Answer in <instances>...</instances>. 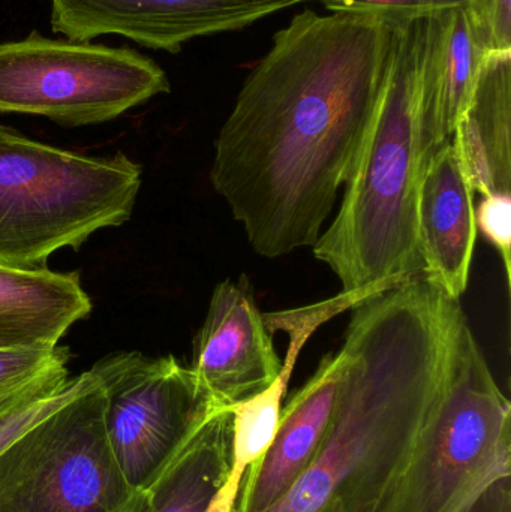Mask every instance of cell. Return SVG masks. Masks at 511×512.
I'll return each mask as SVG.
<instances>
[{
    "mask_svg": "<svg viewBox=\"0 0 511 512\" xmlns=\"http://www.w3.org/2000/svg\"><path fill=\"white\" fill-rule=\"evenodd\" d=\"M140 186V165L122 153L89 158L0 126V264L47 268L59 249L125 224Z\"/></svg>",
    "mask_w": 511,
    "mask_h": 512,
    "instance_id": "5b68a950",
    "label": "cell"
},
{
    "mask_svg": "<svg viewBox=\"0 0 511 512\" xmlns=\"http://www.w3.org/2000/svg\"><path fill=\"white\" fill-rule=\"evenodd\" d=\"M477 230L503 258L507 283L511 280V194L492 192L480 201L476 210Z\"/></svg>",
    "mask_w": 511,
    "mask_h": 512,
    "instance_id": "7402d4cb",
    "label": "cell"
},
{
    "mask_svg": "<svg viewBox=\"0 0 511 512\" xmlns=\"http://www.w3.org/2000/svg\"><path fill=\"white\" fill-rule=\"evenodd\" d=\"M342 14H378L393 20H419L449 9L465 8L468 0H317Z\"/></svg>",
    "mask_w": 511,
    "mask_h": 512,
    "instance_id": "d6986e66",
    "label": "cell"
},
{
    "mask_svg": "<svg viewBox=\"0 0 511 512\" xmlns=\"http://www.w3.org/2000/svg\"><path fill=\"white\" fill-rule=\"evenodd\" d=\"M95 382L96 376L93 375L92 370L81 373L80 376L69 381V384L62 391L54 394V396L39 400V402L32 403V405L24 406L20 411L12 412L8 417L2 418L0 420V453L11 442H14L18 436L23 435L26 430H29L33 424L38 423L42 418L47 417L51 412L56 411L60 406L65 405L66 402L74 399L75 396L83 393L87 388L92 387Z\"/></svg>",
    "mask_w": 511,
    "mask_h": 512,
    "instance_id": "44dd1931",
    "label": "cell"
},
{
    "mask_svg": "<svg viewBox=\"0 0 511 512\" xmlns=\"http://www.w3.org/2000/svg\"><path fill=\"white\" fill-rule=\"evenodd\" d=\"M191 369L221 408L261 393L281 372L272 333L245 274L216 285L195 339Z\"/></svg>",
    "mask_w": 511,
    "mask_h": 512,
    "instance_id": "30bf717a",
    "label": "cell"
},
{
    "mask_svg": "<svg viewBox=\"0 0 511 512\" xmlns=\"http://www.w3.org/2000/svg\"><path fill=\"white\" fill-rule=\"evenodd\" d=\"M506 478H511L510 402L459 303L437 399L377 512H470Z\"/></svg>",
    "mask_w": 511,
    "mask_h": 512,
    "instance_id": "277c9868",
    "label": "cell"
},
{
    "mask_svg": "<svg viewBox=\"0 0 511 512\" xmlns=\"http://www.w3.org/2000/svg\"><path fill=\"white\" fill-rule=\"evenodd\" d=\"M104 412L96 378L11 442L0 453V512H147L149 496L114 459Z\"/></svg>",
    "mask_w": 511,
    "mask_h": 512,
    "instance_id": "8992f818",
    "label": "cell"
},
{
    "mask_svg": "<svg viewBox=\"0 0 511 512\" xmlns=\"http://www.w3.org/2000/svg\"><path fill=\"white\" fill-rule=\"evenodd\" d=\"M459 300L425 274L351 309L329 429L311 465L264 512H377L437 399Z\"/></svg>",
    "mask_w": 511,
    "mask_h": 512,
    "instance_id": "7a4b0ae2",
    "label": "cell"
},
{
    "mask_svg": "<svg viewBox=\"0 0 511 512\" xmlns=\"http://www.w3.org/2000/svg\"><path fill=\"white\" fill-rule=\"evenodd\" d=\"M467 12L483 53L511 51V0H468Z\"/></svg>",
    "mask_w": 511,
    "mask_h": 512,
    "instance_id": "ffe728a7",
    "label": "cell"
},
{
    "mask_svg": "<svg viewBox=\"0 0 511 512\" xmlns=\"http://www.w3.org/2000/svg\"><path fill=\"white\" fill-rule=\"evenodd\" d=\"M353 304V297L341 292L329 300L300 309L263 313L267 330L272 334L285 331L290 336V345L275 381L261 393L228 408L231 412L230 471L209 512L236 511L246 474L263 459L278 432L288 384L303 346L321 325L350 310Z\"/></svg>",
    "mask_w": 511,
    "mask_h": 512,
    "instance_id": "5bb4252c",
    "label": "cell"
},
{
    "mask_svg": "<svg viewBox=\"0 0 511 512\" xmlns=\"http://www.w3.org/2000/svg\"><path fill=\"white\" fill-rule=\"evenodd\" d=\"M66 348L0 349V420L69 384Z\"/></svg>",
    "mask_w": 511,
    "mask_h": 512,
    "instance_id": "ac0fdd59",
    "label": "cell"
},
{
    "mask_svg": "<svg viewBox=\"0 0 511 512\" xmlns=\"http://www.w3.org/2000/svg\"><path fill=\"white\" fill-rule=\"evenodd\" d=\"M486 54L477 44L465 8L423 18L419 74L420 156L429 159L453 140Z\"/></svg>",
    "mask_w": 511,
    "mask_h": 512,
    "instance_id": "8fae6325",
    "label": "cell"
},
{
    "mask_svg": "<svg viewBox=\"0 0 511 512\" xmlns=\"http://www.w3.org/2000/svg\"><path fill=\"white\" fill-rule=\"evenodd\" d=\"M344 352L327 354L312 378L282 408L278 432L263 459L249 469L234 512H264L306 471L329 429Z\"/></svg>",
    "mask_w": 511,
    "mask_h": 512,
    "instance_id": "4fadbf2b",
    "label": "cell"
},
{
    "mask_svg": "<svg viewBox=\"0 0 511 512\" xmlns=\"http://www.w3.org/2000/svg\"><path fill=\"white\" fill-rule=\"evenodd\" d=\"M453 143L474 192L511 194V51L486 54Z\"/></svg>",
    "mask_w": 511,
    "mask_h": 512,
    "instance_id": "2e32d148",
    "label": "cell"
},
{
    "mask_svg": "<svg viewBox=\"0 0 511 512\" xmlns=\"http://www.w3.org/2000/svg\"><path fill=\"white\" fill-rule=\"evenodd\" d=\"M105 397V432L128 483L147 490L203 421L213 402L191 367L173 355L117 352L92 367Z\"/></svg>",
    "mask_w": 511,
    "mask_h": 512,
    "instance_id": "ba28073f",
    "label": "cell"
},
{
    "mask_svg": "<svg viewBox=\"0 0 511 512\" xmlns=\"http://www.w3.org/2000/svg\"><path fill=\"white\" fill-rule=\"evenodd\" d=\"M90 310L78 273L0 264V349L54 348Z\"/></svg>",
    "mask_w": 511,
    "mask_h": 512,
    "instance_id": "9a60e30c",
    "label": "cell"
},
{
    "mask_svg": "<svg viewBox=\"0 0 511 512\" xmlns=\"http://www.w3.org/2000/svg\"><path fill=\"white\" fill-rule=\"evenodd\" d=\"M393 45V18L306 9L249 72L210 180L258 255L320 239L377 113Z\"/></svg>",
    "mask_w": 511,
    "mask_h": 512,
    "instance_id": "6da1fadb",
    "label": "cell"
},
{
    "mask_svg": "<svg viewBox=\"0 0 511 512\" xmlns=\"http://www.w3.org/2000/svg\"><path fill=\"white\" fill-rule=\"evenodd\" d=\"M423 18L395 20V45L377 113L315 258L342 291L395 285L422 274L419 246V74Z\"/></svg>",
    "mask_w": 511,
    "mask_h": 512,
    "instance_id": "3957f363",
    "label": "cell"
},
{
    "mask_svg": "<svg viewBox=\"0 0 511 512\" xmlns=\"http://www.w3.org/2000/svg\"><path fill=\"white\" fill-rule=\"evenodd\" d=\"M417 224L423 274L459 300L470 279L477 225L474 191L453 140L426 164Z\"/></svg>",
    "mask_w": 511,
    "mask_h": 512,
    "instance_id": "7c38bea8",
    "label": "cell"
},
{
    "mask_svg": "<svg viewBox=\"0 0 511 512\" xmlns=\"http://www.w3.org/2000/svg\"><path fill=\"white\" fill-rule=\"evenodd\" d=\"M314 0H51V27L69 41L120 35L179 53L185 42L234 32Z\"/></svg>",
    "mask_w": 511,
    "mask_h": 512,
    "instance_id": "9c48e42d",
    "label": "cell"
},
{
    "mask_svg": "<svg viewBox=\"0 0 511 512\" xmlns=\"http://www.w3.org/2000/svg\"><path fill=\"white\" fill-rule=\"evenodd\" d=\"M470 512H511V478L495 484Z\"/></svg>",
    "mask_w": 511,
    "mask_h": 512,
    "instance_id": "603a6c76",
    "label": "cell"
},
{
    "mask_svg": "<svg viewBox=\"0 0 511 512\" xmlns=\"http://www.w3.org/2000/svg\"><path fill=\"white\" fill-rule=\"evenodd\" d=\"M170 90L164 69L131 48L36 32L0 44V113L33 114L65 126L96 125Z\"/></svg>",
    "mask_w": 511,
    "mask_h": 512,
    "instance_id": "52a82bcc",
    "label": "cell"
},
{
    "mask_svg": "<svg viewBox=\"0 0 511 512\" xmlns=\"http://www.w3.org/2000/svg\"><path fill=\"white\" fill-rule=\"evenodd\" d=\"M231 412L213 411L147 490V512H209L230 471Z\"/></svg>",
    "mask_w": 511,
    "mask_h": 512,
    "instance_id": "e0dca14e",
    "label": "cell"
}]
</instances>
